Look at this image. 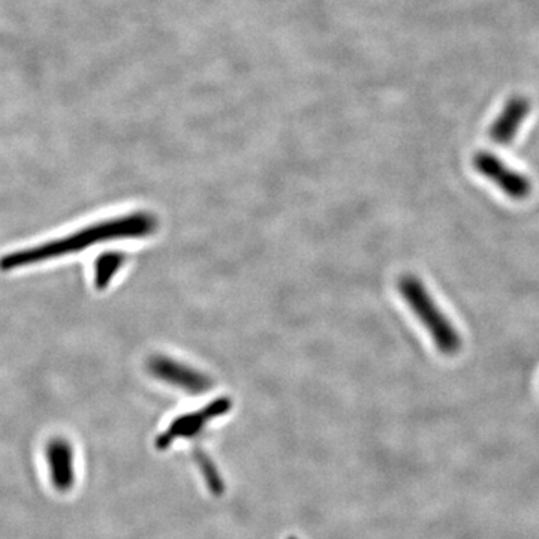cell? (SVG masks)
Wrapping results in <instances>:
<instances>
[{"label":"cell","instance_id":"cell-5","mask_svg":"<svg viewBox=\"0 0 539 539\" xmlns=\"http://www.w3.org/2000/svg\"><path fill=\"white\" fill-rule=\"evenodd\" d=\"M475 170L486 177L493 185L498 186L507 197L513 200H525L531 195L532 183L528 177L523 176L519 171L508 167L502 159L493 155L490 152L475 153L474 159Z\"/></svg>","mask_w":539,"mask_h":539},{"label":"cell","instance_id":"cell-3","mask_svg":"<svg viewBox=\"0 0 539 539\" xmlns=\"http://www.w3.org/2000/svg\"><path fill=\"white\" fill-rule=\"evenodd\" d=\"M231 408H233V402L230 397H219L198 411L180 415L156 438V450H168L179 439L197 438L210 426V423L227 415Z\"/></svg>","mask_w":539,"mask_h":539},{"label":"cell","instance_id":"cell-2","mask_svg":"<svg viewBox=\"0 0 539 539\" xmlns=\"http://www.w3.org/2000/svg\"><path fill=\"white\" fill-rule=\"evenodd\" d=\"M397 288L405 303L411 307L412 313L432 337L438 351L447 357L459 354L463 346L462 336L436 304L435 298L429 294L423 280L418 279L415 274H403Z\"/></svg>","mask_w":539,"mask_h":539},{"label":"cell","instance_id":"cell-4","mask_svg":"<svg viewBox=\"0 0 539 539\" xmlns=\"http://www.w3.org/2000/svg\"><path fill=\"white\" fill-rule=\"evenodd\" d=\"M147 369L153 378L159 379L171 387L180 388L186 393H207L213 387V381L206 373H201L194 367L179 363L167 355L150 357L147 361Z\"/></svg>","mask_w":539,"mask_h":539},{"label":"cell","instance_id":"cell-8","mask_svg":"<svg viewBox=\"0 0 539 539\" xmlns=\"http://www.w3.org/2000/svg\"><path fill=\"white\" fill-rule=\"evenodd\" d=\"M126 263V255L123 252L111 251L107 254H102L96 258L95 266H93V283L95 288L102 291L113 282L117 271L122 269Z\"/></svg>","mask_w":539,"mask_h":539},{"label":"cell","instance_id":"cell-6","mask_svg":"<svg viewBox=\"0 0 539 539\" xmlns=\"http://www.w3.org/2000/svg\"><path fill=\"white\" fill-rule=\"evenodd\" d=\"M50 480L59 493H68L75 486V453L71 442L65 438H53L45 447Z\"/></svg>","mask_w":539,"mask_h":539},{"label":"cell","instance_id":"cell-9","mask_svg":"<svg viewBox=\"0 0 539 539\" xmlns=\"http://www.w3.org/2000/svg\"><path fill=\"white\" fill-rule=\"evenodd\" d=\"M195 462H197L198 468H200L201 474H203L206 486L209 487L210 493L213 496H222L225 492V483L222 480L221 474H219L218 468H216L213 460L210 459L209 454L206 451L197 448L195 450Z\"/></svg>","mask_w":539,"mask_h":539},{"label":"cell","instance_id":"cell-10","mask_svg":"<svg viewBox=\"0 0 539 539\" xmlns=\"http://www.w3.org/2000/svg\"><path fill=\"white\" fill-rule=\"evenodd\" d=\"M288 539H297V538L291 537V538H288Z\"/></svg>","mask_w":539,"mask_h":539},{"label":"cell","instance_id":"cell-7","mask_svg":"<svg viewBox=\"0 0 539 539\" xmlns=\"http://www.w3.org/2000/svg\"><path fill=\"white\" fill-rule=\"evenodd\" d=\"M531 113V102L523 96H514L502 108L489 128V137L499 146H508L519 134L526 117Z\"/></svg>","mask_w":539,"mask_h":539},{"label":"cell","instance_id":"cell-1","mask_svg":"<svg viewBox=\"0 0 539 539\" xmlns=\"http://www.w3.org/2000/svg\"><path fill=\"white\" fill-rule=\"evenodd\" d=\"M158 225V218L149 212H135L122 218L107 219V221L75 231L62 239H54L33 248L21 249V251L5 255L0 260V270L11 271L38 266L45 261L80 254L84 249L113 242V240L143 239V237L152 236L158 230Z\"/></svg>","mask_w":539,"mask_h":539}]
</instances>
